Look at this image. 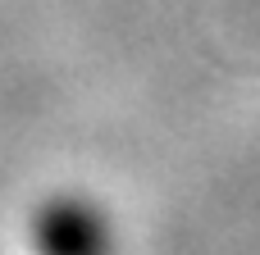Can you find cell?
Masks as SVG:
<instances>
[{
    "instance_id": "6da1fadb",
    "label": "cell",
    "mask_w": 260,
    "mask_h": 255,
    "mask_svg": "<svg viewBox=\"0 0 260 255\" xmlns=\"http://www.w3.org/2000/svg\"><path fill=\"white\" fill-rule=\"evenodd\" d=\"M41 255H110V224L87 201H55L37 214Z\"/></svg>"
}]
</instances>
